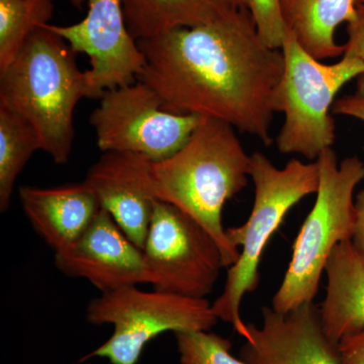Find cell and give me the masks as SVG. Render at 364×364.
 <instances>
[{"label":"cell","mask_w":364,"mask_h":364,"mask_svg":"<svg viewBox=\"0 0 364 364\" xmlns=\"http://www.w3.org/2000/svg\"><path fill=\"white\" fill-rule=\"evenodd\" d=\"M138 45L145 58L138 80L156 93L163 109L220 119L272 145L284 54L263 43L248 11Z\"/></svg>","instance_id":"6da1fadb"},{"label":"cell","mask_w":364,"mask_h":364,"mask_svg":"<svg viewBox=\"0 0 364 364\" xmlns=\"http://www.w3.org/2000/svg\"><path fill=\"white\" fill-rule=\"evenodd\" d=\"M250 155L231 124L203 117L188 142L172 156L153 162L157 200L174 205L202 225L221 248L225 267L240 251L228 238L223 210L248 183Z\"/></svg>","instance_id":"7a4b0ae2"},{"label":"cell","mask_w":364,"mask_h":364,"mask_svg":"<svg viewBox=\"0 0 364 364\" xmlns=\"http://www.w3.org/2000/svg\"><path fill=\"white\" fill-rule=\"evenodd\" d=\"M90 97L85 71L66 41L41 26L0 72V105L23 117L39 134L42 150L57 164L69 161L73 114Z\"/></svg>","instance_id":"3957f363"},{"label":"cell","mask_w":364,"mask_h":364,"mask_svg":"<svg viewBox=\"0 0 364 364\" xmlns=\"http://www.w3.org/2000/svg\"><path fill=\"white\" fill-rule=\"evenodd\" d=\"M249 174L254 184L251 214L241 226L226 229L231 243L241 248L240 257L228 269L224 291L212 305L218 318L231 325L242 338L247 333V323L241 317L242 299L257 289L261 256L268 241L289 210L318 188L317 161L291 159L280 169L257 151L250 155Z\"/></svg>","instance_id":"277c9868"},{"label":"cell","mask_w":364,"mask_h":364,"mask_svg":"<svg viewBox=\"0 0 364 364\" xmlns=\"http://www.w3.org/2000/svg\"><path fill=\"white\" fill-rule=\"evenodd\" d=\"M318 188L315 205L299 230L293 255L272 308L289 313L314 303L330 255L338 244L351 240L355 223L354 191L364 179V163L358 156L338 162L329 148L316 160Z\"/></svg>","instance_id":"5b68a950"},{"label":"cell","mask_w":364,"mask_h":364,"mask_svg":"<svg viewBox=\"0 0 364 364\" xmlns=\"http://www.w3.org/2000/svg\"><path fill=\"white\" fill-rule=\"evenodd\" d=\"M282 51L284 69L277 109L284 114V123L277 136V150L314 161L332 148L336 138L332 105L342 87L364 73V61L343 55L337 63H322L289 30Z\"/></svg>","instance_id":"8992f818"},{"label":"cell","mask_w":364,"mask_h":364,"mask_svg":"<svg viewBox=\"0 0 364 364\" xmlns=\"http://www.w3.org/2000/svg\"><path fill=\"white\" fill-rule=\"evenodd\" d=\"M86 318L93 325L112 324L111 338L81 361L107 358L112 364H136L146 345L165 332L210 331L217 316L207 299L123 287L91 299Z\"/></svg>","instance_id":"52a82bcc"},{"label":"cell","mask_w":364,"mask_h":364,"mask_svg":"<svg viewBox=\"0 0 364 364\" xmlns=\"http://www.w3.org/2000/svg\"><path fill=\"white\" fill-rule=\"evenodd\" d=\"M142 251L148 284L188 298L205 299L226 268L212 235L186 213L160 200L153 205Z\"/></svg>","instance_id":"ba28073f"},{"label":"cell","mask_w":364,"mask_h":364,"mask_svg":"<svg viewBox=\"0 0 364 364\" xmlns=\"http://www.w3.org/2000/svg\"><path fill=\"white\" fill-rule=\"evenodd\" d=\"M202 117L165 111L156 93L136 80L105 91L90 123L102 152L138 153L158 162L183 147Z\"/></svg>","instance_id":"9c48e42d"},{"label":"cell","mask_w":364,"mask_h":364,"mask_svg":"<svg viewBox=\"0 0 364 364\" xmlns=\"http://www.w3.org/2000/svg\"><path fill=\"white\" fill-rule=\"evenodd\" d=\"M72 1L77 6L87 4L82 21L71 26H42L65 40L75 54L87 55L90 68L85 74L90 98H100L105 91L136 82L145 58L129 32L122 0Z\"/></svg>","instance_id":"30bf717a"},{"label":"cell","mask_w":364,"mask_h":364,"mask_svg":"<svg viewBox=\"0 0 364 364\" xmlns=\"http://www.w3.org/2000/svg\"><path fill=\"white\" fill-rule=\"evenodd\" d=\"M55 265L66 277L88 280L102 294L148 284L142 249L104 208L77 241L55 252Z\"/></svg>","instance_id":"8fae6325"},{"label":"cell","mask_w":364,"mask_h":364,"mask_svg":"<svg viewBox=\"0 0 364 364\" xmlns=\"http://www.w3.org/2000/svg\"><path fill=\"white\" fill-rule=\"evenodd\" d=\"M239 355L248 364H340L338 344L327 336L318 306L289 313L263 306L262 324H247Z\"/></svg>","instance_id":"7c38bea8"},{"label":"cell","mask_w":364,"mask_h":364,"mask_svg":"<svg viewBox=\"0 0 364 364\" xmlns=\"http://www.w3.org/2000/svg\"><path fill=\"white\" fill-rule=\"evenodd\" d=\"M152 164V160L138 153L107 151L90 167L85 179L100 207L141 249L157 200Z\"/></svg>","instance_id":"4fadbf2b"},{"label":"cell","mask_w":364,"mask_h":364,"mask_svg":"<svg viewBox=\"0 0 364 364\" xmlns=\"http://www.w3.org/2000/svg\"><path fill=\"white\" fill-rule=\"evenodd\" d=\"M18 198L33 230L55 252L77 241L102 210L85 181L50 188L21 186Z\"/></svg>","instance_id":"5bb4252c"},{"label":"cell","mask_w":364,"mask_h":364,"mask_svg":"<svg viewBox=\"0 0 364 364\" xmlns=\"http://www.w3.org/2000/svg\"><path fill=\"white\" fill-rule=\"evenodd\" d=\"M326 296L321 322L335 344L364 329V256L351 240L335 247L325 268Z\"/></svg>","instance_id":"9a60e30c"},{"label":"cell","mask_w":364,"mask_h":364,"mask_svg":"<svg viewBox=\"0 0 364 364\" xmlns=\"http://www.w3.org/2000/svg\"><path fill=\"white\" fill-rule=\"evenodd\" d=\"M282 11L299 45L323 61L343 56L344 46L337 44L335 33L355 18L358 0H282Z\"/></svg>","instance_id":"2e32d148"},{"label":"cell","mask_w":364,"mask_h":364,"mask_svg":"<svg viewBox=\"0 0 364 364\" xmlns=\"http://www.w3.org/2000/svg\"><path fill=\"white\" fill-rule=\"evenodd\" d=\"M124 20L138 41L178 28L210 25L231 14L229 0H122Z\"/></svg>","instance_id":"e0dca14e"},{"label":"cell","mask_w":364,"mask_h":364,"mask_svg":"<svg viewBox=\"0 0 364 364\" xmlns=\"http://www.w3.org/2000/svg\"><path fill=\"white\" fill-rule=\"evenodd\" d=\"M38 150L42 142L32 124L0 105V212H6L16 179Z\"/></svg>","instance_id":"ac0fdd59"},{"label":"cell","mask_w":364,"mask_h":364,"mask_svg":"<svg viewBox=\"0 0 364 364\" xmlns=\"http://www.w3.org/2000/svg\"><path fill=\"white\" fill-rule=\"evenodd\" d=\"M53 14L54 0H0V72L35 31L50 23Z\"/></svg>","instance_id":"d6986e66"},{"label":"cell","mask_w":364,"mask_h":364,"mask_svg":"<svg viewBox=\"0 0 364 364\" xmlns=\"http://www.w3.org/2000/svg\"><path fill=\"white\" fill-rule=\"evenodd\" d=\"M181 364H248L231 354L232 343L210 331L176 333Z\"/></svg>","instance_id":"ffe728a7"},{"label":"cell","mask_w":364,"mask_h":364,"mask_svg":"<svg viewBox=\"0 0 364 364\" xmlns=\"http://www.w3.org/2000/svg\"><path fill=\"white\" fill-rule=\"evenodd\" d=\"M235 9H246L252 16L258 35L272 49H282L287 28L282 0H229Z\"/></svg>","instance_id":"44dd1931"},{"label":"cell","mask_w":364,"mask_h":364,"mask_svg":"<svg viewBox=\"0 0 364 364\" xmlns=\"http://www.w3.org/2000/svg\"><path fill=\"white\" fill-rule=\"evenodd\" d=\"M355 90L337 98L332 105V114L354 117L364 122V73L355 79Z\"/></svg>","instance_id":"7402d4cb"},{"label":"cell","mask_w":364,"mask_h":364,"mask_svg":"<svg viewBox=\"0 0 364 364\" xmlns=\"http://www.w3.org/2000/svg\"><path fill=\"white\" fill-rule=\"evenodd\" d=\"M346 32L343 55L364 61V4H358L355 18L347 23Z\"/></svg>","instance_id":"603a6c76"},{"label":"cell","mask_w":364,"mask_h":364,"mask_svg":"<svg viewBox=\"0 0 364 364\" xmlns=\"http://www.w3.org/2000/svg\"><path fill=\"white\" fill-rule=\"evenodd\" d=\"M340 364H364V329L339 342Z\"/></svg>","instance_id":"cb8c5ba5"},{"label":"cell","mask_w":364,"mask_h":364,"mask_svg":"<svg viewBox=\"0 0 364 364\" xmlns=\"http://www.w3.org/2000/svg\"><path fill=\"white\" fill-rule=\"evenodd\" d=\"M351 242L358 252L364 256V189L355 196V223Z\"/></svg>","instance_id":"d4e9b609"},{"label":"cell","mask_w":364,"mask_h":364,"mask_svg":"<svg viewBox=\"0 0 364 364\" xmlns=\"http://www.w3.org/2000/svg\"><path fill=\"white\" fill-rule=\"evenodd\" d=\"M364 4V0H358V4Z\"/></svg>","instance_id":"484cf974"}]
</instances>
